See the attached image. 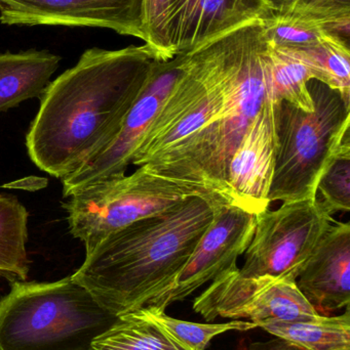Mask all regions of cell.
Returning <instances> with one entry per match:
<instances>
[{
    "instance_id": "6da1fadb",
    "label": "cell",
    "mask_w": 350,
    "mask_h": 350,
    "mask_svg": "<svg viewBox=\"0 0 350 350\" xmlns=\"http://www.w3.org/2000/svg\"><path fill=\"white\" fill-rule=\"evenodd\" d=\"M156 59L148 45L90 49L49 82L31 123L26 147L33 163L63 179L116 139Z\"/></svg>"
},
{
    "instance_id": "7a4b0ae2",
    "label": "cell",
    "mask_w": 350,
    "mask_h": 350,
    "mask_svg": "<svg viewBox=\"0 0 350 350\" xmlns=\"http://www.w3.org/2000/svg\"><path fill=\"white\" fill-rule=\"evenodd\" d=\"M221 198H190L103 239L71 275L111 314L147 306L171 285L213 222Z\"/></svg>"
},
{
    "instance_id": "3957f363",
    "label": "cell",
    "mask_w": 350,
    "mask_h": 350,
    "mask_svg": "<svg viewBox=\"0 0 350 350\" xmlns=\"http://www.w3.org/2000/svg\"><path fill=\"white\" fill-rule=\"evenodd\" d=\"M232 68V31L191 51L190 67L146 131L132 165L221 196L216 155Z\"/></svg>"
},
{
    "instance_id": "277c9868",
    "label": "cell",
    "mask_w": 350,
    "mask_h": 350,
    "mask_svg": "<svg viewBox=\"0 0 350 350\" xmlns=\"http://www.w3.org/2000/svg\"><path fill=\"white\" fill-rule=\"evenodd\" d=\"M116 319L71 275L14 281L0 298V350H92Z\"/></svg>"
},
{
    "instance_id": "5b68a950",
    "label": "cell",
    "mask_w": 350,
    "mask_h": 350,
    "mask_svg": "<svg viewBox=\"0 0 350 350\" xmlns=\"http://www.w3.org/2000/svg\"><path fill=\"white\" fill-rule=\"evenodd\" d=\"M312 112L282 102L275 114L277 149L269 204L316 199L329 160L350 135V106L322 82L310 81Z\"/></svg>"
},
{
    "instance_id": "8992f818",
    "label": "cell",
    "mask_w": 350,
    "mask_h": 350,
    "mask_svg": "<svg viewBox=\"0 0 350 350\" xmlns=\"http://www.w3.org/2000/svg\"><path fill=\"white\" fill-rule=\"evenodd\" d=\"M197 196L223 199L205 187L139 167L133 174L107 179L74 193L63 207L70 234L84 243L86 254L112 232Z\"/></svg>"
},
{
    "instance_id": "52a82bcc",
    "label": "cell",
    "mask_w": 350,
    "mask_h": 350,
    "mask_svg": "<svg viewBox=\"0 0 350 350\" xmlns=\"http://www.w3.org/2000/svg\"><path fill=\"white\" fill-rule=\"evenodd\" d=\"M333 221L318 197L286 202L277 210L260 212L238 273L244 278L296 281Z\"/></svg>"
},
{
    "instance_id": "ba28073f",
    "label": "cell",
    "mask_w": 350,
    "mask_h": 350,
    "mask_svg": "<svg viewBox=\"0 0 350 350\" xmlns=\"http://www.w3.org/2000/svg\"><path fill=\"white\" fill-rule=\"evenodd\" d=\"M268 94V43L262 20L232 30V68L225 108L218 131L215 181L232 203L226 185L228 164Z\"/></svg>"
},
{
    "instance_id": "9c48e42d",
    "label": "cell",
    "mask_w": 350,
    "mask_h": 350,
    "mask_svg": "<svg viewBox=\"0 0 350 350\" xmlns=\"http://www.w3.org/2000/svg\"><path fill=\"white\" fill-rule=\"evenodd\" d=\"M193 310L208 322L221 317L249 319L256 325L265 321H308L320 316L295 280L244 278L238 267L212 281L195 298Z\"/></svg>"
},
{
    "instance_id": "30bf717a",
    "label": "cell",
    "mask_w": 350,
    "mask_h": 350,
    "mask_svg": "<svg viewBox=\"0 0 350 350\" xmlns=\"http://www.w3.org/2000/svg\"><path fill=\"white\" fill-rule=\"evenodd\" d=\"M186 55L179 53L172 59H156L116 139L79 170L62 179L64 197H71L95 183L125 175L146 131L180 77Z\"/></svg>"
},
{
    "instance_id": "8fae6325",
    "label": "cell",
    "mask_w": 350,
    "mask_h": 350,
    "mask_svg": "<svg viewBox=\"0 0 350 350\" xmlns=\"http://www.w3.org/2000/svg\"><path fill=\"white\" fill-rule=\"evenodd\" d=\"M255 226V214L232 204L220 206L183 269L147 306L166 310L171 304L182 301L201 286L238 267V258L252 241Z\"/></svg>"
},
{
    "instance_id": "7c38bea8",
    "label": "cell",
    "mask_w": 350,
    "mask_h": 350,
    "mask_svg": "<svg viewBox=\"0 0 350 350\" xmlns=\"http://www.w3.org/2000/svg\"><path fill=\"white\" fill-rule=\"evenodd\" d=\"M142 0H0L1 24L94 27L143 40Z\"/></svg>"
},
{
    "instance_id": "4fadbf2b",
    "label": "cell",
    "mask_w": 350,
    "mask_h": 350,
    "mask_svg": "<svg viewBox=\"0 0 350 350\" xmlns=\"http://www.w3.org/2000/svg\"><path fill=\"white\" fill-rule=\"evenodd\" d=\"M267 96L228 164L226 185L232 203L250 213L271 208L269 191L277 149V107Z\"/></svg>"
},
{
    "instance_id": "5bb4252c",
    "label": "cell",
    "mask_w": 350,
    "mask_h": 350,
    "mask_svg": "<svg viewBox=\"0 0 350 350\" xmlns=\"http://www.w3.org/2000/svg\"><path fill=\"white\" fill-rule=\"evenodd\" d=\"M321 316L349 308L350 224H331L296 279Z\"/></svg>"
},
{
    "instance_id": "9a60e30c",
    "label": "cell",
    "mask_w": 350,
    "mask_h": 350,
    "mask_svg": "<svg viewBox=\"0 0 350 350\" xmlns=\"http://www.w3.org/2000/svg\"><path fill=\"white\" fill-rule=\"evenodd\" d=\"M265 0H176L173 55L187 53L234 29L271 16Z\"/></svg>"
},
{
    "instance_id": "2e32d148",
    "label": "cell",
    "mask_w": 350,
    "mask_h": 350,
    "mask_svg": "<svg viewBox=\"0 0 350 350\" xmlns=\"http://www.w3.org/2000/svg\"><path fill=\"white\" fill-rule=\"evenodd\" d=\"M61 57L47 51L0 53V113L40 98Z\"/></svg>"
},
{
    "instance_id": "e0dca14e",
    "label": "cell",
    "mask_w": 350,
    "mask_h": 350,
    "mask_svg": "<svg viewBox=\"0 0 350 350\" xmlns=\"http://www.w3.org/2000/svg\"><path fill=\"white\" fill-rule=\"evenodd\" d=\"M257 327L303 350H350V312L308 321H265Z\"/></svg>"
},
{
    "instance_id": "ac0fdd59",
    "label": "cell",
    "mask_w": 350,
    "mask_h": 350,
    "mask_svg": "<svg viewBox=\"0 0 350 350\" xmlns=\"http://www.w3.org/2000/svg\"><path fill=\"white\" fill-rule=\"evenodd\" d=\"M92 350H188L142 308L117 317Z\"/></svg>"
},
{
    "instance_id": "d6986e66",
    "label": "cell",
    "mask_w": 350,
    "mask_h": 350,
    "mask_svg": "<svg viewBox=\"0 0 350 350\" xmlns=\"http://www.w3.org/2000/svg\"><path fill=\"white\" fill-rule=\"evenodd\" d=\"M314 79L310 68L291 51L268 44V98L275 103H289L308 112L314 110L310 81Z\"/></svg>"
},
{
    "instance_id": "ffe728a7",
    "label": "cell",
    "mask_w": 350,
    "mask_h": 350,
    "mask_svg": "<svg viewBox=\"0 0 350 350\" xmlns=\"http://www.w3.org/2000/svg\"><path fill=\"white\" fill-rule=\"evenodd\" d=\"M28 212L12 196L0 195V275L14 281H26L29 259Z\"/></svg>"
},
{
    "instance_id": "44dd1931",
    "label": "cell",
    "mask_w": 350,
    "mask_h": 350,
    "mask_svg": "<svg viewBox=\"0 0 350 350\" xmlns=\"http://www.w3.org/2000/svg\"><path fill=\"white\" fill-rule=\"evenodd\" d=\"M289 51L310 68L314 79L337 90L345 104L350 106L349 42L334 35H328L318 44L302 51Z\"/></svg>"
},
{
    "instance_id": "7402d4cb",
    "label": "cell",
    "mask_w": 350,
    "mask_h": 350,
    "mask_svg": "<svg viewBox=\"0 0 350 350\" xmlns=\"http://www.w3.org/2000/svg\"><path fill=\"white\" fill-rule=\"evenodd\" d=\"M262 25L267 43L287 51H302L332 35L323 23L294 14L273 12L262 20Z\"/></svg>"
},
{
    "instance_id": "603a6c76",
    "label": "cell",
    "mask_w": 350,
    "mask_h": 350,
    "mask_svg": "<svg viewBox=\"0 0 350 350\" xmlns=\"http://www.w3.org/2000/svg\"><path fill=\"white\" fill-rule=\"evenodd\" d=\"M275 14L306 16L323 23L330 34L349 42L350 0H265Z\"/></svg>"
},
{
    "instance_id": "cb8c5ba5",
    "label": "cell",
    "mask_w": 350,
    "mask_h": 350,
    "mask_svg": "<svg viewBox=\"0 0 350 350\" xmlns=\"http://www.w3.org/2000/svg\"><path fill=\"white\" fill-rule=\"evenodd\" d=\"M147 314L160 323L171 336L188 350H205L212 339L228 331H249L257 325L246 321L234 320L223 324H201L172 318L153 306H144Z\"/></svg>"
},
{
    "instance_id": "d4e9b609",
    "label": "cell",
    "mask_w": 350,
    "mask_h": 350,
    "mask_svg": "<svg viewBox=\"0 0 350 350\" xmlns=\"http://www.w3.org/2000/svg\"><path fill=\"white\" fill-rule=\"evenodd\" d=\"M321 201L332 215L350 211V135L341 142L318 183Z\"/></svg>"
},
{
    "instance_id": "484cf974",
    "label": "cell",
    "mask_w": 350,
    "mask_h": 350,
    "mask_svg": "<svg viewBox=\"0 0 350 350\" xmlns=\"http://www.w3.org/2000/svg\"><path fill=\"white\" fill-rule=\"evenodd\" d=\"M175 10L176 0H142L143 40L162 59L175 57L172 51Z\"/></svg>"
},
{
    "instance_id": "4316f807",
    "label": "cell",
    "mask_w": 350,
    "mask_h": 350,
    "mask_svg": "<svg viewBox=\"0 0 350 350\" xmlns=\"http://www.w3.org/2000/svg\"><path fill=\"white\" fill-rule=\"evenodd\" d=\"M247 350H303L281 338L273 339L267 342H257Z\"/></svg>"
}]
</instances>
